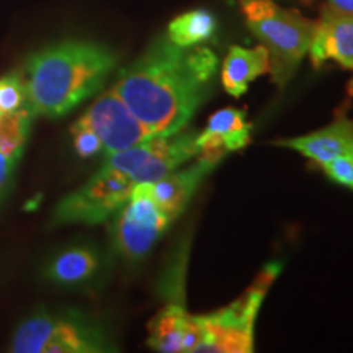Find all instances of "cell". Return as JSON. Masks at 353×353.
Masks as SVG:
<instances>
[{
	"label": "cell",
	"mask_w": 353,
	"mask_h": 353,
	"mask_svg": "<svg viewBox=\"0 0 353 353\" xmlns=\"http://www.w3.org/2000/svg\"><path fill=\"white\" fill-rule=\"evenodd\" d=\"M174 221L136 187L130 200L112 216L110 236L114 252L128 263L141 262L152 252Z\"/></svg>",
	"instance_id": "cell-7"
},
{
	"label": "cell",
	"mask_w": 353,
	"mask_h": 353,
	"mask_svg": "<svg viewBox=\"0 0 353 353\" xmlns=\"http://www.w3.org/2000/svg\"><path fill=\"white\" fill-rule=\"evenodd\" d=\"M103 268V254L95 245L72 244L57 250L44 262L41 276L59 288H82L94 283Z\"/></svg>",
	"instance_id": "cell-12"
},
{
	"label": "cell",
	"mask_w": 353,
	"mask_h": 353,
	"mask_svg": "<svg viewBox=\"0 0 353 353\" xmlns=\"http://www.w3.org/2000/svg\"><path fill=\"white\" fill-rule=\"evenodd\" d=\"M34 118L37 117L28 105L15 112L0 114V151L7 157L17 162L21 161Z\"/></svg>",
	"instance_id": "cell-17"
},
{
	"label": "cell",
	"mask_w": 353,
	"mask_h": 353,
	"mask_svg": "<svg viewBox=\"0 0 353 353\" xmlns=\"http://www.w3.org/2000/svg\"><path fill=\"white\" fill-rule=\"evenodd\" d=\"M272 144L298 152L321 167L353 152V120L341 118L317 131L294 138H280Z\"/></svg>",
	"instance_id": "cell-13"
},
{
	"label": "cell",
	"mask_w": 353,
	"mask_h": 353,
	"mask_svg": "<svg viewBox=\"0 0 353 353\" xmlns=\"http://www.w3.org/2000/svg\"><path fill=\"white\" fill-rule=\"evenodd\" d=\"M280 272L281 265L278 262L265 265L254 283L228 306L206 314H195L200 334L195 353L254 352L259 311Z\"/></svg>",
	"instance_id": "cell-5"
},
{
	"label": "cell",
	"mask_w": 353,
	"mask_h": 353,
	"mask_svg": "<svg viewBox=\"0 0 353 353\" xmlns=\"http://www.w3.org/2000/svg\"><path fill=\"white\" fill-rule=\"evenodd\" d=\"M307 54L314 69L334 63L353 74V13L322 7Z\"/></svg>",
	"instance_id": "cell-10"
},
{
	"label": "cell",
	"mask_w": 353,
	"mask_h": 353,
	"mask_svg": "<svg viewBox=\"0 0 353 353\" xmlns=\"http://www.w3.org/2000/svg\"><path fill=\"white\" fill-rule=\"evenodd\" d=\"M17 167H19V162L7 157L6 154L0 151V201L6 200L8 193H10L13 180H15Z\"/></svg>",
	"instance_id": "cell-21"
},
{
	"label": "cell",
	"mask_w": 353,
	"mask_h": 353,
	"mask_svg": "<svg viewBox=\"0 0 353 353\" xmlns=\"http://www.w3.org/2000/svg\"><path fill=\"white\" fill-rule=\"evenodd\" d=\"M252 139V123L244 110L226 107L214 112L206 126L196 134V149L200 154H228L245 149Z\"/></svg>",
	"instance_id": "cell-14"
},
{
	"label": "cell",
	"mask_w": 353,
	"mask_h": 353,
	"mask_svg": "<svg viewBox=\"0 0 353 353\" xmlns=\"http://www.w3.org/2000/svg\"><path fill=\"white\" fill-rule=\"evenodd\" d=\"M136 187L138 183L130 175L103 164L87 182L57 203L51 216V226H94L105 223L130 200Z\"/></svg>",
	"instance_id": "cell-6"
},
{
	"label": "cell",
	"mask_w": 353,
	"mask_h": 353,
	"mask_svg": "<svg viewBox=\"0 0 353 353\" xmlns=\"http://www.w3.org/2000/svg\"><path fill=\"white\" fill-rule=\"evenodd\" d=\"M118 65V54L90 39H64L26 59L20 72L26 105L34 117L61 118L103 88Z\"/></svg>",
	"instance_id": "cell-2"
},
{
	"label": "cell",
	"mask_w": 353,
	"mask_h": 353,
	"mask_svg": "<svg viewBox=\"0 0 353 353\" xmlns=\"http://www.w3.org/2000/svg\"><path fill=\"white\" fill-rule=\"evenodd\" d=\"M183 288L172 294L148 324V345L161 353H192L196 350L198 334L195 314L185 307Z\"/></svg>",
	"instance_id": "cell-11"
},
{
	"label": "cell",
	"mask_w": 353,
	"mask_h": 353,
	"mask_svg": "<svg viewBox=\"0 0 353 353\" xmlns=\"http://www.w3.org/2000/svg\"><path fill=\"white\" fill-rule=\"evenodd\" d=\"M218 30V20L208 8H193L176 15L167 25L165 37L180 48H195L208 43Z\"/></svg>",
	"instance_id": "cell-16"
},
{
	"label": "cell",
	"mask_w": 353,
	"mask_h": 353,
	"mask_svg": "<svg viewBox=\"0 0 353 353\" xmlns=\"http://www.w3.org/2000/svg\"><path fill=\"white\" fill-rule=\"evenodd\" d=\"M299 2H304V3H312L314 0H299Z\"/></svg>",
	"instance_id": "cell-23"
},
{
	"label": "cell",
	"mask_w": 353,
	"mask_h": 353,
	"mask_svg": "<svg viewBox=\"0 0 353 353\" xmlns=\"http://www.w3.org/2000/svg\"><path fill=\"white\" fill-rule=\"evenodd\" d=\"M112 339L99 322L72 309L39 307L13 330V353H105L114 352Z\"/></svg>",
	"instance_id": "cell-4"
},
{
	"label": "cell",
	"mask_w": 353,
	"mask_h": 353,
	"mask_svg": "<svg viewBox=\"0 0 353 353\" xmlns=\"http://www.w3.org/2000/svg\"><path fill=\"white\" fill-rule=\"evenodd\" d=\"M226 154H200L192 164L180 165L154 182L141 183L138 188L164 210L170 218L176 219L195 196L200 185L224 161Z\"/></svg>",
	"instance_id": "cell-9"
},
{
	"label": "cell",
	"mask_w": 353,
	"mask_h": 353,
	"mask_svg": "<svg viewBox=\"0 0 353 353\" xmlns=\"http://www.w3.org/2000/svg\"><path fill=\"white\" fill-rule=\"evenodd\" d=\"M321 170L330 182L353 190V152L321 165Z\"/></svg>",
	"instance_id": "cell-20"
},
{
	"label": "cell",
	"mask_w": 353,
	"mask_h": 353,
	"mask_svg": "<svg viewBox=\"0 0 353 353\" xmlns=\"http://www.w3.org/2000/svg\"><path fill=\"white\" fill-rule=\"evenodd\" d=\"M249 32L270 56V76L283 88L298 72L311 46L316 21L273 0H236Z\"/></svg>",
	"instance_id": "cell-3"
},
{
	"label": "cell",
	"mask_w": 353,
	"mask_h": 353,
	"mask_svg": "<svg viewBox=\"0 0 353 353\" xmlns=\"http://www.w3.org/2000/svg\"><path fill=\"white\" fill-rule=\"evenodd\" d=\"M70 134H72L74 151L77 152L79 157L90 159L105 152L100 138L90 130V128L83 126L81 123L76 121L72 128H70Z\"/></svg>",
	"instance_id": "cell-19"
},
{
	"label": "cell",
	"mask_w": 353,
	"mask_h": 353,
	"mask_svg": "<svg viewBox=\"0 0 353 353\" xmlns=\"http://www.w3.org/2000/svg\"><path fill=\"white\" fill-rule=\"evenodd\" d=\"M77 123L90 128L103 144V154L126 151L156 138L152 131L128 108L121 97L110 88L99 95Z\"/></svg>",
	"instance_id": "cell-8"
},
{
	"label": "cell",
	"mask_w": 353,
	"mask_h": 353,
	"mask_svg": "<svg viewBox=\"0 0 353 353\" xmlns=\"http://www.w3.org/2000/svg\"><path fill=\"white\" fill-rule=\"evenodd\" d=\"M218 54L208 46L180 48L159 34L113 83L154 136H170L190 126L214 92Z\"/></svg>",
	"instance_id": "cell-1"
},
{
	"label": "cell",
	"mask_w": 353,
	"mask_h": 353,
	"mask_svg": "<svg viewBox=\"0 0 353 353\" xmlns=\"http://www.w3.org/2000/svg\"><path fill=\"white\" fill-rule=\"evenodd\" d=\"M26 105V92L20 72L0 79V114L15 112Z\"/></svg>",
	"instance_id": "cell-18"
},
{
	"label": "cell",
	"mask_w": 353,
	"mask_h": 353,
	"mask_svg": "<svg viewBox=\"0 0 353 353\" xmlns=\"http://www.w3.org/2000/svg\"><path fill=\"white\" fill-rule=\"evenodd\" d=\"M327 6L345 13H353V0H327Z\"/></svg>",
	"instance_id": "cell-22"
},
{
	"label": "cell",
	"mask_w": 353,
	"mask_h": 353,
	"mask_svg": "<svg viewBox=\"0 0 353 353\" xmlns=\"http://www.w3.org/2000/svg\"><path fill=\"white\" fill-rule=\"evenodd\" d=\"M270 74V56L262 44L254 48H229L219 69V81L228 95L241 99L259 77Z\"/></svg>",
	"instance_id": "cell-15"
}]
</instances>
